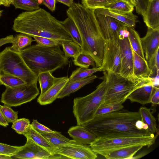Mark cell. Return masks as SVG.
I'll list each match as a JSON object with an SVG mask.
<instances>
[{"label":"cell","instance_id":"5bb4252c","mask_svg":"<svg viewBox=\"0 0 159 159\" xmlns=\"http://www.w3.org/2000/svg\"><path fill=\"white\" fill-rule=\"evenodd\" d=\"M23 149L13 156L14 158L25 159H57L31 139L27 138Z\"/></svg>","mask_w":159,"mask_h":159},{"label":"cell","instance_id":"db71d44e","mask_svg":"<svg viewBox=\"0 0 159 159\" xmlns=\"http://www.w3.org/2000/svg\"><path fill=\"white\" fill-rule=\"evenodd\" d=\"M124 0L128 2V3H129L130 4L133 5L131 2V0Z\"/></svg>","mask_w":159,"mask_h":159},{"label":"cell","instance_id":"9f6ffc18","mask_svg":"<svg viewBox=\"0 0 159 159\" xmlns=\"http://www.w3.org/2000/svg\"><path fill=\"white\" fill-rule=\"evenodd\" d=\"M2 5V3L0 1V5Z\"/></svg>","mask_w":159,"mask_h":159},{"label":"cell","instance_id":"8992f818","mask_svg":"<svg viewBox=\"0 0 159 159\" xmlns=\"http://www.w3.org/2000/svg\"><path fill=\"white\" fill-rule=\"evenodd\" d=\"M106 90V81L103 76L102 81L94 91L74 99L73 112L77 125H83L94 117L96 111L103 103Z\"/></svg>","mask_w":159,"mask_h":159},{"label":"cell","instance_id":"83f0119b","mask_svg":"<svg viewBox=\"0 0 159 159\" xmlns=\"http://www.w3.org/2000/svg\"><path fill=\"white\" fill-rule=\"evenodd\" d=\"M138 112L141 116V120L148 125L149 132L154 134L158 132L156 119L153 116L150 109L145 107H141L139 109Z\"/></svg>","mask_w":159,"mask_h":159},{"label":"cell","instance_id":"603a6c76","mask_svg":"<svg viewBox=\"0 0 159 159\" xmlns=\"http://www.w3.org/2000/svg\"><path fill=\"white\" fill-rule=\"evenodd\" d=\"M143 147L142 145H136L125 147L113 151L103 157L107 159H132Z\"/></svg>","mask_w":159,"mask_h":159},{"label":"cell","instance_id":"5b68a950","mask_svg":"<svg viewBox=\"0 0 159 159\" xmlns=\"http://www.w3.org/2000/svg\"><path fill=\"white\" fill-rule=\"evenodd\" d=\"M103 72L106 90L102 105L112 103L122 104L133 91L152 79L151 77H125L111 71Z\"/></svg>","mask_w":159,"mask_h":159},{"label":"cell","instance_id":"9a60e30c","mask_svg":"<svg viewBox=\"0 0 159 159\" xmlns=\"http://www.w3.org/2000/svg\"><path fill=\"white\" fill-rule=\"evenodd\" d=\"M141 41L145 58L148 62L159 48V28L152 29L148 28L146 35L141 38Z\"/></svg>","mask_w":159,"mask_h":159},{"label":"cell","instance_id":"1f68e13d","mask_svg":"<svg viewBox=\"0 0 159 159\" xmlns=\"http://www.w3.org/2000/svg\"><path fill=\"white\" fill-rule=\"evenodd\" d=\"M61 23L66 30L70 35L72 40L80 47L82 41L78 30L73 21L68 17Z\"/></svg>","mask_w":159,"mask_h":159},{"label":"cell","instance_id":"7402d4cb","mask_svg":"<svg viewBox=\"0 0 159 159\" xmlns=\"http://www.w3.org/2000/svg\"><path fill=\"white\" fill-rule=\"evenodd\" d=\"M97 78L95 75L84 79L67 83L58 95L57 98H62L69 96L73 93L77 91L84 86L93 82Z\"/></svg>","mask_w":159,"mask_h":159},{"label":"cell","instance_id":"6da1fadb","mask_svg":"<svg viewBox=\"0 0 159 159\" xmlns=\"http://www.w3.org/2000/svg\"><path fill=\"white\" fill-rule=\"evenodd\" d=\"M66 14L78 30L82 51L93 59L96 67L101 66L106 41L101 32L94 10L85 7L81 3L74 2L66 11Z\"/></svg>","mask_w":159,"mask_h":159},{"label":"cell","instance_id":"d6986e66","mask_svg":"<svg viewBox=\"0 0 159 159\" xmlns=\"http://www.w3.org/2000/svg\"><path fill=\"white\" fill-rule=\"evenodd\" d=\"M68 133L73 139L83 145L90 144L97 138L94 134L82 125L71 127Z\"/></svg>","mask_w":159,"mask_h":159},{"label":"cell","instance_id":"7c38bea8","mask_svg":"<svg viewBox=\"0 0 159 159\" xmlns=\"http://www.w3.org/2000/svg\"><path fill=\"white\" fill-rule=\"evenodd\" d=\"M101 71H111L120 74L121 62L119 42L106 41Z\"/></svg>","mask_w":159,"mask_h":159},{"label":"cell","instance_id":"52a82bcc","mask_svg":"<svg viewBox=\"0 0 159 159\" xmlns=\"http://www.w3.org/2000/svg\"><path fill=\"white\" fill-rule=\"evenodd\" d=\"M7 74L19 77L27 83L38 81V75L24 61L20 52L6 47L0 52V74Z\"/></svg>","mask_w":159,"mask_h":159},{"label":"cell","instance_id":"f907efd6","mask_svg":"<svg viewBox=\"0 0 159 159\" xmlns=\"http://www.w3.org/2000/svg\"><path fill=\"white\" fill-rule=\"evenodd\" d=\"M56 2H58L66 5L69 7H70L74 3L73 0H56Z\"/></svg>","mask_w":159,"mask_h":159},{"label":"cell","instance_id":"ab89813d","mask_svg":"<svg viewBox=\"0 0 159 159\" xmlns=\"http://www.w3.org/2000/svg\"><path fill=\"white\" fill-rule=\"evenodd\" d=\"M24 146H12L0 143V154L8 157H12L22 150Z\"/></svg>","mask_w":159,"mask_h":159},{"label":"cell","instance_id":"30bf717a","mask_svg":"<svg viewBox=\"0 0 159 159\" xmlns=\"http://www.w3.org/2000/svg\"><path fill=\"white\" fill-rule=\"evenodd\" d=\"M126 25L121 30L119 36V46L121 67L120 74L125 77H136L133 74L132 49L127 36Z\"/></svg>","mask_w":159,"mask_h":159},{"label":"cell","instance_id":"4dcf8cb0","mask_svg":"<svg viewBox=\"0 0 159 159\" xmlns=\"http://www.w3.org/2000/svg\"><path fill=\"white\" fill-rule=\"evenodd\" d=\"M134 7V6L124 0H118L105 9L115 13L125 14L132 12Z\"/></svg>","mask_w":159,"mask_h":159},{"label":"cell","instance_id":"ba28073f","mask_svg":"<svg viewBox=\"0 0 159 159\" xmlns=\"http://www.w3.org/2000/svg\"><path fill=\"white\" fill-rule=\"evenodd\" d=\"M156 136L151 135L112 138H97L90 144L91 149L97 154L102 156L120 148L136 145L149 147L155 143Z\"/></svg>","mask_w":159,"mask_h":159},{"label":"cell","instance_id":"7bdbcfd3","mask_svg":"<svg viewBox=\"0 0 159 159\" xmlns=\"http://www.w3.org/2000/svg\"><path fill=\"white\" fill-rule=\"evenodd\" d=\"M136 12L143 16L146 11L149 0H131Z\"/></svg>","mask_w":159,"mask_h":159},{"label":"cell","instance_id":"3957f363","mask_svg":"<svg viewBox=\"0 0 159 159\" xmlns=\"http://www.w3.org/2000/svg\"><path fill=\"white\" fill-rule=\"evenodd\" d=\"M15 31L32 37L38 36L66 40H73L61 23L45 10L39 9L23 12L13 21Z\"/></svg>","mask_w":159,"mask_h":159},{"label":"cell","instance_id":"d6a6232c","mask_svg":"<svg viewBox=\"0 0 159 159\" xmlns=\"http://www.w3.org/2000/svg\"><path fill=\"white\" fill-rule=\"evenodd\" d=\"M27 84L21 79L12 75L0 74V85L6 87L13 88L23 85Z\"/></svg>","mask_w":159,"mask_h":159},{"label":"cell","instance_id":"e575fe53","mask_svg":"<svg viewBox=\"0 0 159 159\" xmlns=\"http://www.w3.org/2000/svg\"><path fill=\"white\" fill-rule=\"evenodd\" d=\"M73 61L74 65L80 67L88 68L90 66L96 67L93 59L82 51L74 57Z\"/></svg>","mask_w":159,"mask_h":159},{"label":"cell","instance_id":"f35d334b","mask_svg":"<svg viewBox=\"0 0 159 159\" xmlns=\"http://www.w3.org/2000/svg\"><path fill=\"white\" fill-rule=\"evenodd\" d=\"M37 44L47 47H52L57 45L60 46L63 40L43 37L38 36L32 37Z\"/></svg>","mask_w":159,"mask_h":159},{"label":"cell","instance_id":"44dd1931","mask_svg":"<svg viewBox=\"0 0 159 159\" xmlns=\"http://www.w3.org/2000/svg\"><path fill=\"white\" fill-rule=\"evenodd\" d=\"M133 71L134 75L139 78H149L153 75L147 61L133 50Z\"/></svg>","mask_w":159,"mask_h":159},{"label":"cell","instance_id":"f5cc1de1","mask_svg":"<svg viewBox=\"0 0 159 159\" xmlns=\"http://www.w3.org/2000/svg\"><path fill=\"white\" fill-rule=\"evenodd\" d=\"M12 159L11 157L7 156L0 154V159Z\"/></svg>","mask_w":159,"mask_h":159},{"label":"cell","instance_id":"d590c367","mask_svg":"<svg viewBox=\"0 0 159 159\" xmlns=\"http://www.w3.org/2000/svg\"><path fill=\"white\" fill-rule=\"evenodd\" d=\"M118 0H82L81 4L85 7L93 10L106 9Z\"/></svg>","mask_w":159,"mask_h":159},{"label":"cell","instance_id":"8fae6325","mask_svg":"<svg viewBox=\"0 0 159 159\" xmlns=\"http://www.w3.org/2000/svg\"><path fill=\"white\" fill-rule=\"evenodd\" d=\"M95 14L101 32L105 39L106 41L119 42L120 31L125 25L112 17Z\"/></svg>","mask_w":159,"mask_h":159},{"label":"cell","instance_id":"ac0fdd59","mask_svg":"<svg viewBox=\"0 0 159 159\" xmlns=\"http://www.w3.org/2000/svg\"><path fill=\"white\" fill-rule=\"evenodd\" d=\"M26 138H29L38 145L45 149L52 156L56 157L57 159H61V157L55 155L56 148L40 133L35 130L30 124L26 129L23 134Z\"/></svg>","mask_w":159,"mask_h":159},{"label":"cell","instance_id":"484cf974","mask_svg":"<svg viewBox=\"0 0 159 159\" xmlns=\"http://www.w3.org/2000/svg\"><path fill=\"white\" fill-rule=\"evenodd\" d=\"M126 27L128 31L127 36L132 50L143 58L145 59L139 34L134 28L127 25Z\"/></svg>","mask_w":159,"mask_h":159},{"label":"cell","instance_id":"e0dca14e","mask_svg":"<svg viewBox=\"0 0 159 159\" xmlns=\"http://www.w3.org/2000/svg\"><path fill=\"white\" fill-rule=\"evenodd\" d=\"M68 81V76L62 77L45 93L40 95L37 98V102L42 105L52 103L57 98L58 95Z\"/></svg>","mask_w":159,"mask_h":159},{"label":"cell","instance_id":"f1b7e54d","mask_svg":"<svg viewBox=\"0 0 159 159\" xmlns=\"http://www.w3.org/2000/svg\"><path fill=\"white\" fill-rule=\"evenodd\" d=\"M102 66L89 69L80 67L73 71L69 78L68 83L84 79L89 77L96 72L101 71Z\"/></svg>","mask_w":159,"mask_h":159},{"label":"cell","instance_id":"836d02e7","mask_svg":"<svg viewBox=\"0 0 159 159\" xmlns=\"http://www.w3.org/2000/svg\"><path fill=\"white\" fill-rule=\"evenodd\" d=\"M61 45L65 56L68 58H74L82 51L80 46L73 40H64Z\"/></svg>","mask_w":159,"mask_h":159},{"label":"cell","instance_id":"9c48e42d","mask_svg":"<svg viewBox=\"0 0 159 159\" xmlns=\"http://www.w3.org/2000/svg\"><path fill=\"white\" fill-rule=\"evenodd\" d=\"M37 81L20 86L6 87L1 95V102L10 107H16L30 102L39 94Z\"/></svg>","mask_w":159,"mask_h":159},{"label":"cell","instance_id":"cb8c5ba5","mask_svg":"<svg viewBox=\"0 0 159 159\" xmlns=\"http://www.w3.org/2000/svg\"><path fill=\"white\" fill-rule=\"evenodd\" d=\"M96 14H103L112 17L132 28L135 27L137 16L132 12L125 14H120L110 11L107 9H99L94 10Z\"/></svg>","mask_w":159,"mask_h":159},{"label":"cell","instance_id":"2e32d148","mask_svg":"<svg viewBox=\"0 0 159 159\" xmlns=\"http://www.w3.org/2000/svg\"><path fill=\"white\" fill-rule=\"evenodd\" d=\"M157 87L155 86L152 79L133 91L128 96L127 99L131 102H137L142 105L150 103L152 97Z\"/></svg>","mask_w":159,"mask_h":159},{"label":"cell","instance_id":"d4e9b609","mask_svg":"<svg viewBox=\"0 0 159 159\" xmlns=\"http://www.w3.org/2000/svg\"><path fill=\"white\" fill-rule=\"evenodd\" d=\"M56 148L68 144H81L74 139H70L62 135L60 132L54 131L53 133H41Z\"/></svg>","mask_w":159,"mask_h":159},{"label":"cell","instance_id":"7dc6e473","mask_svg":"<svg viewBox=\"0 0 159 159\" xmlns=\"http://www.w3.org/2000/svg\"><path fill=\"white\" fill-rule=\"evenodd\" d=\"M15 37L12 35H9L5 38L0 39V47L2 45L9 43H12Z\"/></svg>","mask_w":159,"mask_h":159},{"label":"cell","instance_id":"4fadbf2b","mask_svg":"<svg viewBox=\"0 0 159 159\" xmlns=\"http://www.w3.org/2000/svg\"><path fill=\"white\" fill-rule=\"evenodd\" d=\"M55 154L70 159H95L98 157L89 146L83 144H68L56 148Z\"/></svg>","mask_w":159,"mask_h":159},{"label":"cell","instance_id":"74e56055","mask_svg":"<svg viewBox=\"0 0 159 159\" xmlns=\"http://www.w3.org/2000/svg\"><path fill=\"white\" fill-rule=\"evenodd\" d=\"M124 106L120 103H112L101 105L96 111L94 117L122 110Z\"/></svg>","mask_w":159,"mask_h":159},{"label":"cell","instance_id":"277c9868","mask_svg":"<svg viewBox=\"0 0 159 159\" xmlns=\"http://www.w3.org/2000/svg\"><path fill=\"white\" fill-rule=\"evenodd\" d=\"M20 52L27 66L38 75L48 71L52 74L69 63L59 45L47 47L37 44L24 48Z\"/></svg>","mask_w":159,"mask_h":159},{"label":"cell","instance_id":"681fc988","mask_svg":"<svg viewBox=\"0 0 159 159\" xmlns=\"http://www.w3.org/2000/svg\"><path fill=\"white\" fill-rule=\"evenodd\" d=\"M8 125V123L5 118L0 108V125L6 127Z\"/></svg>","mask_w":159,"mask_h":159},{"label":"cell","instance_id":"ee69618b","mask_svg":"<svg viewBox=\"0 0 159 159\" xmlns=\"http://www.w3.org/2000/svg\"><path fill=\"white\" fill-rule=\"evenodd\" d=\"M31 125L35 130L40 133H53L54 131L40 123L37 120H33Z\"/></svg>","mask_w":159,"mask_h":159},{"label":"cell","instance_id":"60d3db41","mask_svg":"<svg viewBox=\"0 0 159 159\" xmlns=\"http://www.w3.org/2000/svg\"><path fill=\"white\" fill-rule=\"evenodd\" d=\"M30 123L28 119H17L12 123L11 128L18 134L23 135L26 129L30 125Z\"/></svg>","mask_w":159,"mask_h":159},{"label":"cell","instance_id":"f546056e","mask_svg":"<svg viewBox=\"0 0 159 159\" xmlns=\"http://www.w3.org/2000/svg\"><path fill=\"white\" fill-rule=\"evenodd\" d=\"M34 41L30 36L22 33L19 34L15 37L10 48L14 51L20 52L25 47L30 45Z\"/></svg>","mask_w":159,"mask_h":159},{"label":"cell","instance_id":"ffe728a7","mask_svg":"<svg viewBox=\"0 0 159 159\" xmlns=\"http://www.w3.org/2000/svg\"><path fill=\"white\" fill-rule=\"evenodd\" d=\"M143 17L148 28L152 29L159 28V0H149Z\"/></svg>","mask_w":159,"mask_h":159},{"label":"cell","instance_id":"bcb514c9","mask_svg":"<svg viewBox=\"0 0 159 159\" xmlns=\"http://www.w3.org/2000/svg\"><path fill=\"white\" fill-rule=\"evenodd\" d=\"M43 4L50 11H54L56 8V0H41Z\"/></svg>","mask_w":159,"mask_h":159},{"label":"cell","instance_id":"b9f144b4","mask_svg":"<svg viewBox=\"0 0 159 159\" xmlns=\"http://www.w3.org/2000/svg\"><path fill=\"white\" fill-rule=\"evenodd\" d=\"M0 108L8 123H13L18 119V112L14 111L10 107L5 104L3 106L0 105Z\"/></svg>","mask_w":159,"mask_h":159},{"label":"cell","instance_id":"f6af8a7d","mask_svg":"<svg viewBox=\"0 0 159 159\" xmlns=\"http://www.w3.org/2000/svg\"><path fill=\"white\" fill-rule=\"evenodd\" d=\"M150 103H152V106L155 107L159 104V88L157 87L154 93L152 96Z\"/></svg>","mask_w":159,"mask_h":159},{"label":"cell","instance_id":"8d00e7d4","mask_svg":"<svg viewBox=\"0 0 159 159\" xmlns=\"http://www.w3.org/2000/svg\"><path fill=\"white\" fill-rule=\"evenodd\" d=\"M12 4L16 9L31 11L40 8L38 0H12Z\"/></svg>","mask_w":159,"mask_h":159},{"label":"cell","instance_id":"4316f807","mask_svg":"<svg viewBox=\"0 0 159 159\" xmlns=\"http://www.w3.org/2000/svg\"><path fill=\"white\" fill-rule=\"evenodd\" d=\"M61 77H54L49 71H46L40 73L38 75L39 81L41 95L47 91L53 84L60 80Z\"/></svg>","mask_w":159,"mask_h":159},{"label":"cell","instance_id":"7a4b0ae2","mask_svg":"<svg viewBox=\"0 0 159 159\" xmlns=\"http://www.w3.org/2000/svg\"><path fill=\"white\" fill-rule=\"evenodd\" d=\"M141 120L138 112L120 110L95 116L83 125L97 136L105 138L151 135L148 130L139 129L136 121Z\"/></svg>","mask_w":159,"mask_h":159},{"label":"cell","instance_id":"c3c4849f","mask_svg":"<svg viewBox=\"0 0 159 159\" xmlns=\"http://www.w3.org/2000/svg\"><path fill=\"white\" fill-rule=\"evenodd\" d=\"M135 125L137 128L139 129H148V125L144 123L141 120H137L135 122Z\"/></svg>","mask_w":159,"mask_h":159},{"label":"cell","instance_id":"816d5d0a","mask_svg":"<svg viewBox=\"0 0 159 159\" xmlns=\"http://www.w3.org/2000/svg\"><path fill=\"white\" fill-rule=\"evenodd\" d=\"M0 1L3 6L8 7L10 5L12 4V0H0Z\"/></svg>","mask_w":159,"mask_h":159},{"label":"cell","instance_id":"11a10c76","mask_svg":"<svg viewBox=\"0 0 159 159\" xmlns=\"http://www.w3.org/2000/svg\"><path fill=\"white\" fill-rule=\"evenodd\" d=\"M3 11L2 10H0V17L1 16L3 13Z\"/></svg>","mask_w":159,"mask_h":159}]
</instances>
